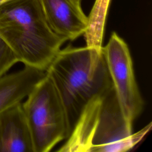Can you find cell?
<instances>
[{"instance_id": "obj_3", "label": "cell", "mask_w": 152, "mask_h": 152, "mask_svg": "<svg viewBox=\"0 0 152 152\" xmlns=\"http://www.w3.org/2000/svg\"><path fill=\"white\" fill-rule=\"evenodd\" d=\"M0 37L18 62L45 71L66 41L49 27L39 0L1 4Z\"/></svg>"}, {"instance_id": "obj_5", "label": "cell", "mask_w": 152, "mask_h": 152, "mask_svg": "<svg viewBox=\"0 0 152 152\" xmlns=\"http://www.w3.org/2000/svg\"><path fill=\"white\" fill-rule=\"evenodd\" d=\"M102 52L123 113L133 123L142 112L144 102L136 82L128 46L116 32H112Z\"/></svg>"}, {"instance_id": "obj_11", "label": "cell", "mask_w": 152, "mask_h": 152, "mask_svg": "<svg viewBox=\"0 0 152 152\" xmlns=\"http://www.w3.org/2000/svg\"><path fill=\"white\" fill-rule=\"evenodd\" d=\"M10 1V0H0V5L7 2V1Z\"/></svg>"}, {"instance_id": "obj_9", "label": "cell", "mask_w": 152, "mask_h": 152, "mask_svg": "<svg viewBox=\"0 0 152 152\" xmlns=\"http://www.w3.org/2000/svg\"><path fill=\"white\" fill-rule=\"evenodd\" d=\"M110 3V0H95L87 16V27L84 34L87 46L101 49Z\"/></svg>"}, {"instance_id": "obj_7", "label": "cell", "mask_w": 152, "mask_h": 152, "mask_svg": "<svg viewBox=\"0 0 152 152\" xmlns=\"http://www.w3.org/2000/svg\"><path fill=\"white\" fill-rule=\"evenodd\" d=\"M0 152H34L21 102L0 113Z\"/></svg>"}, {"instance_id": "obj_2", "label": "cell", "mask_w": 152, "mask_h": 152, "mask_svg": "<svg viewBox=\"0 0 152 152\" xmlns=\"http://www.w3.org/2000/svg\"><path fill=\"white\" fill-rule=\"evenodd\" d=\"M45 73L62 100L70 133L86 104L112 85L102 48L86 46L61 49Z\"/></svg>"}, {"instance_id": "obj_1", "label": "cell", "mask_w": 152, "mask_h": 152, "mask_svg": "<svg viewBox=\"0 0 152 152\" xmlns=\"http://www.w3.org/2000/svg\"><path fill=\"white\" fill-rule=\"evenodd\" d=\"M133 123L124 116L113 85L84 107L59 152H125L141 142L151 130L150 122L132 132Z\"/></svg>"}, {"instance_id": "obj_4", "label": "cell", "mask_w": 152, "mask_h": 152, "mask_svg": "<svg viewBox=\"0 0 152 152\" xmlns=\"http://www.w3.org/2000/svg\"><path fill=\"white\" fill-rule=\"evenodd\" d=\"M22 103L34 152H48L69 135L65 108L51 80L45 77Z\"/></svg>"}, {"instance_id": "obj_10", "label": "cell", "mask_w": 152, "mask_h": 152, "mask_svg": "<svg viewBox=\"0 0 152 152\" xmlns=\"http://www.w3.org/2000/svg\"><path fill=\"white\" fill-rule=\"evenodd\" d=\"M17 62L14 54L0 37V77Z\"/></svg>"}, {"instance_id": "obj_8", "label": "cell", "mask_w": 152, "mask_h": 152, "mask_svg": "<svg viewBox=\"0 0 152 152\" xmlns=\"http://www.w3.org/2000/svg\"><path fill=\"white\" fill-rule=\"evenodd\" d=\"M45 71L25 66L22 69L0 77V113L21 102L45 77Z\"/></svg>"}, {"instance_id": "obj_6", "label": "cell", "mask_w": 152, "mask_h": 152, "mask_svg": "<svg viewBox=\"0 0 152 152\" xmlns=\"http://www.w3.org/2000/svg\"><path fill=\"white\" fill-rule=\"evenodd\" d=\"M46 20L51 29L67 40L84 35L88 23L87 16L81 0H39Z\"/></svg>"}]
</instances>
